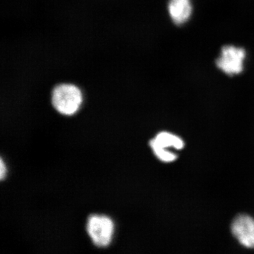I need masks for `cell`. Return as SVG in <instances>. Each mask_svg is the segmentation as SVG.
I'll use <instances>...</instances> for the list:
<instances>
[{
  "mask_svg": "<svg viewBox=\"0 0 254 254\" xmlns=\"http://www.w3.org/2000/svg\"><path fill=\"white\" fill-rule=\"evenodd\" d=\"M52 103L55 109L64 115H72L83 103V93L76 84L62 82L52 91Z\"/></svg>",
  "mask_w": 254,
  "mask_h": 254,
  "instance_id": "6da1fadb",
  "label": "cell"
},
{
  "mask_svg": "<svg viewBox=\"0 0 254 254\" xmlns=\"http://www.w3.org/2000/svg\"><path fill=\"white\" fill-rule=\"evenodd\" d=\"M114 222L110 217L104 215H90L86 230L92 242L98 247H107L113 239Z\"/></svg>",
  "mask_w": 254,
  "mask_h": 254,
  "instance_id": "7a4b0ae2",
  "label": "cell"
},
{
  "mask_svg": "<svg viewBox=\"0 0 254 254\" xmlns=\"http://www.w3.org/2000/svg\"><path fill=\"white\" fill-rule=\"evenodd\" d=\"M150 145L159 160L165 163H170L176 160L177 155L173 152L169 151L168 148L180 150L183 148L185 144L180 137L173 133L163 131L159 133L154 139L151 140Z\"/></svg>",
  "mask_w": 254,
  "mask_h": 254,
  "instance_id": "3957f363",
  "label": "cell"
},
{
  "mask_svg": "<svg viewBox=\"0 0 254 254\" xmlns=\"http://www.w3.org/2000/svg\"><path fill=\"white\" fill-rule=\"evenodd\" d=\"M245 50L233 46L224 47L216 61L218 67L227 74H239L243 71Z\"/></svg>",
  "mask_w": 254,
  "mask_h": 254,
  "instance_id": "277c9868",
  "label": "cell"
},
{
  "mask_svg": "<svg viewBox=\"0 0 254 254\" xmlns=\"http://www.w3.org/2000/svg\"><path fill=\"white\" fill-rule=\"evenodd\" d=\"M232 232L242 245L254 248V218L248 215H240L232 223Z\"/></svg>",
  "mask_w": 254,
  "mask_h": 254,
  "instance_id": "5b68a950",
  "label": "cell"
},
{
  "mask_svg": "<svg viewBox=\"0 0 254 254\" xmlns=\"http://www.w3.org/2000/svg\"><path fill=\"white\" fill-rule=\"evenodd\" d=\"M168 8L170 18L177 25L186 23L192 13L190 0H170Z\"/></svg>",
  "mask_w": 254,
  "mask_h": 254,
  "instance_id": "8992f818",
  "label": "cell"
},
{
  "mask_svg": "<svg viewBox=\"0 0 254 254\" xmlns=\"http://www.w3.org/2000/svg\"><path fill=\"white\" fill-rule=\"evenodd\" d=\"M6 168L5 166L4 162H3L2 159H1V163H0V177L1 180H4L5 175H6Z\"/></svg>",
  "mask_w": 254,
  "mask_h": 254,
  "instance_id": "52a82bcc",
  "label": "cell"
}]
</instances>
